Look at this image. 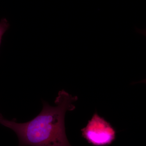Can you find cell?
Returning a JSON list of instances; mask_svg holds the SVG:
<instances>
[{
  "label": "cell",
  "mask_w": 146,
  "mask_h": 146,
  "mask_svg": "<svg viewBox=\"0 0 146 146\" xmlns=\"http://www.w3.org/2000/svg\"><path fill=\"white\" fill-rule=\"evenodd\" d=\"M4 119V117L2 116V115L0 113V124L1 123L2 121Z\"/></svg>",
  "instance_id": "277c9868"
},
{
  "label": "cell",
  "mask_w": 146,
  "mask_h": 146,
  "mask_svg": "<svg viewBox=\"0 0 146 146\" xmlns=\"http://www.w3.org/2000/svg\"><path fill=\"white\" fill-rule=\"evenodd\" d=\"M82 131L83 137L94 145H108L115 138L116 133L114 129L97 113L94 114Z\"/></svg>",
  "instance_id": "7a4b0ae2"
},
{
  "label": "cell",
  "mask_w": 146,
  "mask_h": 146,
  "mask_svg": "<svg viewBox=\"0 0 146 146\" xmlns=\"http://www.w3.org/2000/svg\"><path fill=\"white\" fill-rule=\"evenodd\" d=\"M8 21L5 18L2 19L0 21V46L1 43L3 36L9 27Z\"/></svg>",
  "instance_id": "3957f363"
},
{
  "label": "cell",
  "mask_w": 146,
  "mask_h": 146,
  "mask_svg": "<svg viewBox=\"0 0 146 146\" xmlns=\"http://www.w3.org/2000/svg\"><path fill=\"white\" fill-rule=\"evenodd\" d=\"M77 100L63 90L58 92L55 106L42 101V111L31 121L19 123L5 118L1 124L16 133L18 146H72L65 133V117L67 111L75 109Z\"/></svg>",
  "instance_id": "6da1fadb"
}]
</instances>
